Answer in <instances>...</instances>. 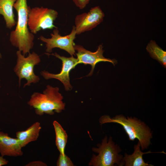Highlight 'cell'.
Segmentation results:
<instances>
[{
	"mask_svg": "<svg viewBox=\"0 0 166 166\" xmlns=\"http://www.w3.org/2000/svg\"><path fill=\"white\" fill-rule=\"evenodd\" d=\"M29 6L27 0H17L14 5L18 15L15 29L11 31L10 41L11 45L18 48L25 55L30 53L34 45V36L29 30L28 14Z\"/></svg>",
	"mask_w": 166,
	"mask_h": 166,
	"instance_id": "cell-1",
	"label": "cell"
},
{
	"mask_svg": "<svg viewBox=\"0 0 166 166\" xmlns=\"http://www.w3.org/2000/svg\"><path fill=\"white\" fill-rule=\"evenodd\" d=\"M99 122L101 124L113 123L121 125L129 140L133 141L136 139L138 140L142 150L148 149L151 144L152 131L144 122L136 117H126L123 115L120 114L111 117L109 115H104L100 118Z\"/></svg>",
	"mask_w": 166,
	"mask_h": 166,
	"instance_id": "cell-2",
	"label": "cell"
},
{
	"mask_svg": "<svg viewBox=\"0 0 166 166\" xmlns=\"http://www.w3.org/2000/svg\"><path fill=\"white\" fill-rule=\"evenodd\" d=\"M63 98L59 92V88L48 85L42 93H33L27 103L34 109L38 115H53L54 112L60 113L65 109V103L62 101Z\"/></svg>",
	"mask_w": 166,
	"mask_h": 166,
	"instance_id": "cell-3",
	"label": "cell"
},
{
	"mask_svg": "<svg viewBox=\"0 0 166 166\" xmlns=\"http://www.w3.org/2000/svg\"><path fill=\"white\" fill-rule=\"evenodd\" d=\"M97 146V148L93 147L92 150L98 154L93 155L89 165L113 166L116 164L123 166L124 165L123 156L119 154L121 149L118 144H115L111 137L108 139L106 136L101 143L98 144Z\"/></svg>",
	"mask_w": 166,
	"mask_h": 166,
	"instance_id": "cell-4",
	"label": "cell"
},
{
	"mask_svg": "<svg viewBox=\"0 0 166 166\" xmlns=\"http://www.w3.org/2000/svg\"><path fill=\"white\" fill-rule=\"evenodd\" d=\"M17 63L14 68V71L18 78L19 86H20L22 79H25L27 82L23 87L30 86L32 83H36L40 80L39 77L34 72V66L41 61L39 55L34 52L29 53L25 57L19 50L17 51Z\"/></svg>",
	"mask_w": 166,
	"mask_h": 166,
	"instance_id": "cell-5",
	"label": "cell"
},
{
	"mask_svg": "<svg viewBox=\"0 0 166 166\" xmlns=\"http://www.w3.org/2000/svg\"><path fill=\"white\" fill-rule=\"evenodd\" d=\"M58 16L55 10L47 8L29 6L28 14L29 29L33 34H36L41 30L57 28L53 24Z\"/></svg>",
	"mask_w": 166,
	"mask_h": 166,
	"instance_id": "cell-6",
	"label": "cell"
},
{
	"mask_svg": "<svg viewBox=\"0 0 166 166\" xmlns=\"http://www.w3.org/2000/svg\"><path fill=\"white\" fill-rule=\"evenodd\" d=\"M77 35L74 26L71 33L68 35L62 36L59 34L57 28H55L51 34V38H46L41 36L39 39L45 44L46 51L49 53L55 48H59L67 52L71 56L75 55V51L74 48V40Z\"/></svg>",
	"mask_w": 166,
	"mask_h": 166,
	"instance_id": "cell-7",
	"label": "cell"
},
{
	"mask_svg": "<svg viewBox=\"0 0 166 166\" xmlns=\"http://www.w3.org/2000/svg\"><path fill=\"white\" fill-rule=\"evenodd\" d=\"M105 14L99 6L91 8L87 13L77 15L74 26L76 34L92 30L103 21Z\"/></svg>",
	"mask_w": 166,
	"mask_h": 166,
	"instance_id": "cell-8",
	"label": "cell"
},
{
	"mask_svg": "<svg viewBox=\"0 0 166 166\" xmlns=\"http://www.w3.org/2000/svg\"><path fill=\"white\" fill-rule=\"evenodd\" d=\"M46 54L55 56L62 61L61 70L59 73L56 74L44 70L40 72L41 75L45 79L54 78L58 80L63 84L66 91L71 90L72 87L70 84L69 73L78 64L77 59L73 56L70 57L61 56L56 53L51 54L46 53Z\"/></svg>",
	"mask_w": 166,
	"mask_h": 166,
	"instance_id": "cell-9",
	"label": "cell"
},
{
	"mask_svg": "<svg viewBox=\"0 0 166 166\" xmlns=\"http://www.w3.org/2000/svg\"><path fill=\"white\" fill-rule=\"evenodd\" d=\"M74 48L75 50L77 51L76 54L77 57L78 64H89L91 66V70L88 76L92 75L95 66L100 62H110L114 66L117 63V61L115 59H111L104 57L103 54L104 51L102 45H99L97 51L94 52L86 49L82 45L75 44Z\"/></svg>",
	"mask_w": 166,
	"mask_h": 166,
	"instance_id": "cell-10",
	"label": "cell"
},
{
	"mask_svg": "<svg viewBox=\"0 0 166 166\" xmlns=\"http://www.w3.org/2000/svg\"><path fill=\"white\" fill-rule=\"evenodd\" d=\"M22 148L17 138L11 137L7 133L0 131V154L1 156H22L23 154Z\"/></svg>",
	"mask_w": 166,
	"mask_h": 166,
	"instance_id": "cell-11",
	"label": "cell"
},
{
	"mask_svg": "<svg viewBox=\"0 0 166 166\" xmlns=\"http://www.w3.org/2000/svg\"><path fill=\"white\" fill-rule=\"evenodd\" d=\"M41 129L40 123L36 122L25 131H19L16 133V136L22 148L30 142L36 140L38 138Z\"/></svg>",
	"mask_w": 166,
	"mask_h": 166,
	"instance_id": "cell-12",
	"label": "cell"
},
{
	"mask_svg": "<svg viewBox=\"0 0 166 166\" xmlns=\"http://www.w3.org/2000/svg\"><path fill=\"white\" fill-rule=\"evenodd\" d=\"M134 151L131 155L125 153L123 156V160L125 166H153V165L145 163L143 158V155L153 153L150 151L146 152H142L140 145L139 141L137 144L134 146Z\"/></svg>",
	"mask_w": 166,
	"mask_h": 166,
	"instance_id": "cell-13",
	"label": "cell"
},
{
	"mask_svg": "<svg viewBox=\"0 0 166 166\" xmlns=\"http://www.w3.org/2000/svg\"><path fill=\"white\" fill-rule=\"evenodd\" d=\"M16 0H0V15L3 17L6 26L9 29L14 26L16 23L13 9Z\"/></svg>",
	"mask_w": 166,
	"mask_h": 166,
	"instance_id": "cell-14",
	"label": "cell"
},
{
	"mask_svg": "<svg viewBox=\"0 0 166 166\" xmlns=\"http://www.w3.org/2000/svg\"><path fill=\"white\" fill-rule=\"evenodd\" d=\"M146 49L152 58L157 60L166 68V52L159 47L155 41L151 40L148 44Z\"/></svg>",
	"mask_w": 166,
	"mask_h": 166,
	"instance_id": "cell-15",
	"label": "cell"
},
{
	"mask_svg": "<svg viewBox=\"0 0 166 166\" xmlns=\"http://www.w3.org/2000/svg\"><path fill=\"white\" fill-rule=\"evenodd\" d=\"M55 135L56 146L60 154H65V149L67 142L68 136L66 131L57 121L53 122Z\"/></svg>",
	"mask_w": 166,
	"mask_h": 166,
	"instance_id": "cell-16",
	"label": "cell"
},
{
	"mask_svg": "<svg viewBox=\"0 0 166 166\" xmlns=\"http://www.w3.org/2000/svg\"><path fill=\"white\" fill-rule=\"evenodd\" d=\"M57 166H73V164L70 159L65 154H60L57 163Z\"/></svg>",
	"mask_w": 166,
	"mask_h": 166,
	"instance_id": "cell-17",
	"label": "cell"
},
{
	"mask_svg": "<svg viewBox=\"0 0 166 166\" xmlns=\"http://www.w3.org/2000/svg\"><path fill=\"white\" fill-rule=\"evenodd\" d=\"M90 0H73L76 5L80 9H84L89 3Z\"/></svg>",
	"mask_w": 166,
	"mask_h": 166,
	"instance_id": "cell-18",
	"label": "cell"
},
{
	"mask_svg": "<svg viewBox=\"0 0 166 166\" xmlns=\"http://www.w3.org/2000/svg\"><path fill=\"white\" fill-rule=\"evenodd\" d=\"M26 166H46L47 164L40 161H35L30 162L25 165Z\"/></svg>",
	"mask_w": 166,
	"mask_h": 166,
	"instance_id": "cell-19",
	"label": "cell"
},
{
	"mask_svg": "<svg viewBox=\"0 0 166 166\" xmlns=\"http://www.w3.org/2000/svg\"><path fill=\"white\" fill-rule=\"evenodd\" d=\"M3 157L0 156V166H2L7 164L9 163L8 160H7Z\"/></svg>",
	"mask_w": 166,
	"mask_h": 166,
	"instance_id": "cell-20",
	"label": "cell"
},
{
	"mask_svg": "<svg viewBox=\"0 0 166 166\" xmlns=\"http://www.w3.org/2000/svg\"><path fill=\"white\" fill-rule=\"evenodd\" d=\"M2 55H1V53H0V60L2 58Z\"/></svg>",
	"mask_w": 166,
	"mask_h": 166,
	"instance_id": "cell-21",
	"label": "cell"
}]
</instances>
